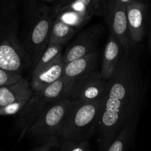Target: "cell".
<instances>
[{
  "label": "cell",
  "mask_w": 151,
  "mask_h": 151,
  "mask_svg": "<svg viewBox=\"0 0 151 151\" xmlns=\"http://www.w3.org/2000/svg\"><path fill=\"white\" fill-rule=\"evenodd\" d=\"M131 52L123 53L107 81L94 134L101 151L109 147L126 125L137 121L141 111L145 86L138 62Z\"/></svg>",
  "instance_id": "6da1fadb"
},
{
  "label": "cell",
  "mask_w": 151,
  "mask_h": 151,
  "mask_svg": "<svg viewBox=\"0 0 151 151\" xmlns=\"http://www.w3.org/2000/svg\"><path fill=\"white\" fill-rule=\"evenodd\" d=\"M23 0L0 2V69L23 73L32 62L20 36Z\"/></svg>",
  "instance_id": "7a4b0ae2"
},
{
  "label": "cell",
  "mask_w": 151,
  "mask_h": 151,
  "mask_svg": "<svg viewBox=\"0 0 151 151\" xmlns=\"http://www.w3.org/2000/svg\"><path fill=\"white\" fill-rule=\"evenodd\" d=\"M20 36L24 47L32 62V70L49 44L54 15L52 5L37 0L24 1Z\"/></svg>",
  "instance_id": "3957f363"
},
{
  "label": "cell",
  "mask_w": 151,
  "mask_h": 151,
  "mask_svg": "<svg viewBox=\"0 0 151 151\" xmlns=\"http://www.w3.org/2000/svg\"><path fill=\"white\" fill-rule=\"evenodd\" d=\"M101 100L71 101L58 131L59 139L88 141L95 134Z\"/></svg>",
  "instance_id": "277c9868"
},
{
  "label": "cell",
  "mask_w": 151,
  "mask_h": 151,
  "mask_svg": "<svg viewBox=\"0 0 151 151\" xmlns=\"http://www.w3.org/2000/svg\"><path fill=\"white\" fill-rule=\"evenodd\" d=\"M65 83L63 78L42 91L33 92L22 110L18 114L16 130L20 133L19 140L24 138L29 127L48 109L61 97H64Z\"/></svg>",
  "instance_id": "5b68a950"
},
{
  "label": "cell",
  "mask_w": 151,
  "mask_h": 151,
  "mask_svg": "<svg viewBox=\"0 0 151 151\" xmlns=\"http://www.w3.org/2000/svg\"><path fill=\"white\" fill-rule=\"evenodd\" d=\"M70 103L71 100L66 97L52 103L29 127L24 137L33 139L38 145L59 142V128Z\"/></svg>",
  "instance_id": "8992f818"
},
{
  "label": "cell",
  "mask_w": 151,
  "mask_h": 151,
  "mask_svg": "<svg viewBox=\"0 0 151 151\" xmlns=\"http://www.w3.org/2000/svg\"><path fill=\"white\" fill-rule=\"evenodd\" d=\"M105 19L110 31V35L114 37L123 49L124 53L132 52L131 35L128 29L126 14V5L116 0H107L105 4Z\"/></svg>",
  "instance_id": "52a82bcc"
},
{
  "label": "cell",
  "mask_w": 151,
  "mask_h": 151,
  "mask_svg": "<svg viewBox=\"0 0 151 151\" xmlns=\"http://www.w3.org/2000/svg\"><path fill=\"white\" fill-rule=\"evenodd\" d=\"M104 32V26L101 24L92 25L83 30L66 47L63 52V62L69 63L97 51L99 43Z\"/></svg>",
  "instance_id": "ba28073f"
},
{
  "label": "cell",
  "mask_w": 151,
  "mask_h": 151,
  "mask_svg": "<svg viewBox=\"0 0 151 151\" xmlns=\"http://www.w3.org/2000/svg\"><path fill=\"white\" fill-rule=\"evenodd\" d=\"M107 81L103 78L100 70L88 74L72 86L66 98L69 100L94 102L103 100L107 87Z\"/></svg>",
  "instance_id": "9c48e42d"
},
{
  "label": "cell",
  "mask_w": 151,
  "mask_h": 151,
  "mask_svg": "<svg viewBox=\"0 0 151 151\" xmlns=\"http://www.w3.org/2000/svg\"><path fill=\"white\" fill-rule=\"evenodd\" d=\"M99 60L98 50L75 60L65 63L62 78L65 83L64 97H66L72 86L88 74L96 70Z\"/></svg>",
  "instance_id": "30bf717a"
},
{
  "label": "cell",
  "mask_w": 151,
  "mask_h": 151,
  "mask_svg": "<svg viewBox=\"0 0 151 151\" xmlns=\"http://www.w3.org/2000/svg\"><path fill=\"white\" fill-rule=\"evenodd\" d=\"M128 29L133 48L142 42L146 31L149 3L133 2L126 5Z\"/></svg>",
  "instance_id": "8fae6325"
},
{
  "label": "cell",
  "mask_w": 151,
  "mask_h": 151,
  "mask_svg": "<svg viewBox=\"0 0 151 151\" xmlns=\"http://www.w3.org/2000/svg\"><path fill=\"white\" fill-rule=\"evenodd\" d=\"M65 63L63 55L49 66L32 73L30 87L33 92L42 91L63 77Z\"/></svg>",
  "instance_id": "7c38bea8"
},
{
  "label": "cell",
  "mask_w": 151,
  "mask_h": 151,
  "mask_svg": "<svg viewBox=\"0 0 151 151\" xmlns=\"http://www.w3.org/2000/svg\"><path fill=\"white\" fill-rule=\"evenodd\" d=\"M123 53V49L119 41L111 35H109L103 51L102 65L100 69L103 78L108 81L111 78Z\"/></svg>",
  "instance_id": "4fadbf2b"
},
{
  "label": "cell",
  "mask_w": 151,
  "mask_h": 151,
  "mask_svg": "<svg viewBox=\"0 0 151 151\" xmlns=\"http://www.w3.org/2000/svg\"><path fill=\"white\" fill-rule=\"evenodd\" d=\"M33 94L30 83L25 78L0 88V108L19 100H29Z\"/></svg>",
  "instance_id": "5bb4252c"
},
{
  "label": "cell",
  "mask_w": 151,
  "mask_h": 151,
  "mask_svg": "<svg viewBox=\"0 0 151 151\" xmlns=\"http://www.w3.org/2000/svg\"><path fill=\"white\" fill-rule=\"evenodd\" d=\"M105 0H72L66 5L60 7L52 6L53 11L58 10H74L84 13L89 17L94 16H102L104 13Z\"/></svg>",
  "instance_id": "9a60e30c"
},
{
  "label": "cell",
  "mask_w": 151,
  "mask_h": 151,
  "mask_svg": "<svg viewBox=\"0 0 151 151\" xmlns=\"http://www.w3.org/2000/svg\"><path fill=\"white\" fill-rule=\"evenodd\" d=\"M78 30V29L54 19L50 29L49 44L64 47L77 33Z\"/></svg>",
  "instance_id": "2e32d148"
},
{
  "label": "cell",
  "mask_w": 151,
  "mask_h": 151,
  "mask_svg": "<svg viewBox=\"0 0 151 151\" xmlns=\"http://www.w3.org/2000/svg\"><path fill=\"white\" fill-rule=\"evenodd\" d=\"M53 15L54 19L77 29L83 27L91 19V17L84 13L69 10L53 11Z\"/></svg>",
  "instance_id": "e0dca14e"
},
{
  "label": "cell",
  "mask_w": 151,
  "mask_h": 151,
  "mask_svg": "<svg viewBox=\"0 0 151 151\" xmlns=\"http://www.w3.org/2000/svg\"><path fill=\"white\" fill-rule=\"evenodd\" d=\"M137 121H133L118 134L105 151H127L134 138Z\"/></svg>",
  "instance_id": "ac0fdd59"
},
{
  "label": "cell",
  "mask_w": 151,
  "mask_h": 151,
  "mask_svg": "<svg viewBox=\"0 0 151 151\" xmlns=\"http://www.w3.org/2000/svg\"><path fill=\"white\" fill-rule=\"evenodd\" d=\"M63 47L62 46L49 44L40 56L38 63L32 70V73L37 72L53 63L60 55H63Z\"/></svg>",
  "instance_id": "d6986e66"
},
{
  "label": "cell",
  "mask_w": 151,
  "mask_h": 151,
  "mask_svg": "<svg viewBox=\"0 0 151 151\" xmlns=\"http://www.w3.org/2000/svg\"><path fill=\"white\" fill-rule=\"evenodd\" d=\"M58 151H87L89 149L88 141H73L59 139Z\"/></svg>",
  "instance_id": "ffe728a7"
},
{
  "label": "cell",
  "mask_w": 151,
  "mask_h": 151,
  "mask_svg": "<svg viewBox=\"0 0 151 151\" xmlns=\"http://www.w3.org/2000/svg\"><path fill=\"white\" fill-rule=\"evenodd\" d=\"M28 100H19L0 108V116H10L18 114L22 110Z\"/></svg>",
  "instance_id": "44dd1931"
},
{
  "label": "cell",
  "mask_w": 151,
  "mask_h": 151,
  "mask_svg": "<svg viewBox=\"0 0 151 151\" xmlns=\"http://www.w3.org/2000/svg\"><path fill=\"white\" fill-rule=\"evenodd\" d=\"M23 78V75L18 72H8L0 69V88L17 83Z\"/></svg>",
  "instance_id": "7402d4cb"
},
{
  "label": "cell",
  "mask_w": 151,
  "mask_h": 151,
  "mask_svg": "<svg viewBox=\"0 0 151 151\" xmlns=\"http://www.w3.org/2000/svg\"><path fill=\"white\" fill-rule=\"evenodd\" d=\"M59 142H48L47 144L41 145H38L36 147L32 149L31 151H52V149L58 148V147Z\"/></svg>",
  "instance_id": "603a6c76"
},
{
  "label": "cell",
  "mask_w": 151,
  "mask_h": 151,
  "mask_svg": "<svg viewBox=\"0 0 151 151\" xmlns=\"http://www.w3.org/2000/svg\"><path fill=\"white\" fill-rule=\"evenodd\" d=\"M72 0H55V2L53 3V7H63V6L66 5L68 3L70 2Z\"/></svg>",
  "instance_id": "cb8c5ba5"
},
{
  "label": "cell",
  "mask_w": 151,
  "mask_h": 151,
  "mask_svg": "<svg viewBox=\"0 0 151 151\" xmlns=\"http://www.w3.org/2000/svg\"><path fill=\"white\" fill-rule=\"evenodd\" d=\"M116 1H118L119 3H121V4H125V5H127V4H129L133 2L149 3V1H150V0H116Z\"/></svg>",
  "instance_id": "d4e9b609"
},
{
  "label": "cell",
  "mask_w": 151,
  "mask_h": 151,
  "mask_svg": "<svg viewBox=\"0 0 151 151\" xmlns=\"http://www.w3.org/2000/svg\"><path fill=\"white\" fill-rule=\"evenodd\" d=\"M150 8V27H149V35H148V50L151 53V4L150 7H149Z\"/></svg>",
  "instance_id": "484cf974"
},
{
  "label": "cell",
  "mask_w": 151,
  "mask_h": 151,
  "mask_svg": "<svg viewBox=\"0 0 151 151\" xmlns=\"http://www.w3.org/2000/svg\"><path fill=\"white\" fill-rule=\"evenodd\" d=\"M37 1H41V2H44L47 4V3H54L55 0H37Z\"/></svg>",
  "instance_id": "4316f807"
},
{
  "label": "cell",
  "mask_w": 151,
  "mask_h": 151,
  "mask_svg": "<svg viewBox=\"0 0 151 151\" xmlns=\"http://www.w3.org/2000/svg\"><path fill=\"white\" fill-rule=\"evenodd\" d=\"M87 151H92V150H90V148H89V149H88V150H87Z\"/></svg>",
  "instance_id": "83f0119b"
},
{
  "label": "cell",
  "mask_w": 151,
  "mask_h": 151,
  "mask_svg": "<svg viewBox=\"0 0 151 151\" xmlns=\"http://www.w3.org/2000/svg\"><path fill=\"white\" fill-rule=\"evenodd\" d=\"M0 2H1V0H0Z\"/></svg>",
  "instance_id": "f1b7e54d"
},
{
  "label": "cell",
  "mask_w": 151,
  "mask_h": 151,
  "mask_svg": "<svg viewBox=\"0 0 151 151\" xmlns=\"http://www.w3.org/2000/svg\"><path fill=\"white\" fill-rule=\"evenodd\" d=\"M150 2H151V0H150Z\"/></svg>",
  "instance_id": "f546056e"
}]
</instances>
